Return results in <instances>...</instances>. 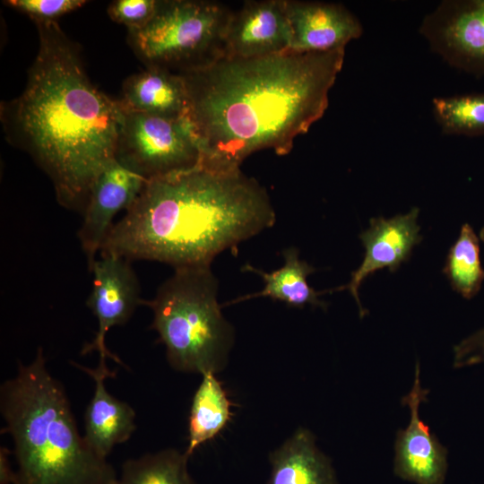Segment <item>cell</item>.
Listing matches in <instances>:
<instances>
[{
	"label": "cell",
	"mask_w": 484,
	"mask_h": 484,
	"mask_svg": "<svg viewBox=\"0 0 484 484\" xmlns=\"http://www.w3.org/2000/svg\"><path fill=\"white\" fill-rule=\"evenodd\" d=\"M268 484H338L331 460L307 429L298 428L270 454Z\"/></svg>",
	"instance_id": "obj_17"
},
{
	"label": "cell",
	"mask_w": 484,
	"mask_h": 484,
	"mask_svg": "<svg viewBox=\"0 0 484 484\" xmlns=\"http://www.w3.org/2000/svg\"><path fill=\"white\" fill-rule=\"evenodd\" d=\"M345 49L283 53L255 58L221 57L183 73L187 118L202 161L240 168L253 152L288 154L296 137L324 114Z\"/></svg>",
	"instance_id": "obj_1"
},
{
	"label": "cell",
	"mask_w": 484,
	"mask_h": 484,
	"mask_svg": "<svg viewBox=\"0 0 484 484\" xmlns=\"http://www.w3.org/2000/svg\"><path fill=\"white\" fill-rule=\"evenodd\" d=\"M290 27V50L298 53L345 49L363 33L359 20L343 4L320 1L285 0Z\"/></svg>",
	"instance_id": "obj_13"
},
{
	"label": "cell",
	"mask_w": 484,
	"mask_h": 484,
	"mask_svg": "<svg viewBox=\"0 0 484 484\" xmlns=\"http://www.w3.org/2000/svg\"><path fill=\"white\" fill-rule=\"evenodd\" d=\"M11 451L5 446L0 448V484H14L15 470L10 462Z\"/></svg>",
	"instance_id": "obj_26"
},
{
	"label": "cell",
	"mask_w": 484,
	"mask_h": 484,
	"mask_svg": "<svg viewBox=\"0 0 484 484\" xmlns=\"http://www.w3.org/2000/svg\"><path fill=\"white\" fill-rule=\"evenodd\" d=\"M428 390L423 389L417 363L411 390L402 399L409 407L411 419L400 430L395 441L393 472L399 478L415 484H444L447 472V451L420 419L419 405L427 400Z\"/></svg>",
	"instance_id": "obj_10"
},
{
	"label": "cell",
	"mask_w": 484,
	"mask_h": 484,
	"mask_svg": "<svg viewBox=\"0 0 484 484\" xmlns=\"http://www.w3.org/2000/svg\"><path fill=\"white\" fill-rule=\"evenodd\" d=\"M231 11L205 0H159L151 20L128 31V42L146 67L183 74L224 56Z\"/></svg>",
	"instance_id": "obj_6"
},
{
	"label": "cell",
	"mask_w": 484,
	"mask_h": 484,
	"mask_svg": "<svg viewBox=\"0 0 484 484\" xmlns=\"http://www.w3.org/2000/svg\"><path fill=\"white\" fill-rule=\"evenodd\" d=\"M266 189L240 168L204 162L148 180L125 216L114 223L99 255L150 260L175 268L212 264L273 226Z\"/></svg>",
	"instance_id": "obj_3"
},
{
	"label": "cell",
	"mask_w": 484,
	"mask_h": 484,
	"mask_svg": "<svg viewBox=\"0 0 484 484\" xmlns=\"http://www.w3.org/2000/svg\"><path fill=\"white\" fill-rule=\"evenodd\" d=\"M146 180L117 160L109 164L95 179L82 212L78 231L89 270L114 225L115 216L134 203Z\"/></svg>",
	"instance_id": "obj_11"
},
{
	"label": "cell",
	"mask_w": 484,
	"mask_h": 484,
	"mask_svg": "<svg viewBox=\"0 0 484 484\" xmlns=\"http://www.w3.org/2000/svg\"><path fill=\"white\" fill-rule=\"evenodd\" d=\"M194 393L188 419V445L186 453L190 456L203 443L214 438L230 418V402L214 373L202 375Z\"/></svg>",
	"instance_id": "obj_19"
},
{
	"label": "cell",
	"mask_w": 484,
	"mask_h": 484,
	"mask_svg": "<svg viewBox=\"0 0 484 484\" xmlns=\"http://www.w3.org/2000/svg\"><path fill=\"white\" fill-rule=\"evenodd\" d=\"M189 455L174 448L128 459L117 484H197L188 470Z\"/></svg>",
	"instance_id": "obj_20"
},
{
	"label": "cell",
	"mask_w": 484,
	"mask_h": 484,
	"mask_svg": "<svg viewBox=\"0 0 484 484\" xmlns=\"http://www.w3.org/2000/svg\"><path fill=\"white\" fill-rule=\"evenodd\" d=\"M419 208L413 207L408 213L391 219L372 218L369 228L359 235L365 247V256L354 272L350 281L333 290H348L356 300L360 317L367 314L361 306L359 288L361 282L376 271L387 267L391 272L409 260L411 251L422 240L420 228L417 223Z\"/></svg>",
	"instance_id": "obj_14"
},
{
	"label": "cell",
	"mask_w": 484,
	"mask_h": 484,
	"mask_svg": "<svg viewBox=\"0 0 484 484\" xmlns=\"http://www.w3.org/2000/svg\"><path fill=\"white\" fill-rule=\"evenodd\" d=\"M90 269L93 281L87 307L98 320V331L91 342L82 350V354L99 353V359H111L125 366L120 359L106 346L109 329L128 322L136 307L144 305L141 298L138 278L131 261L113 255H99Z\"/></svg>",
	"instance_id": "obj_9"
},
{
	"label": "cell",
	"mask_w": 484,
	"mask_h": 484,
	"mask_svg": "<svg viewBox=\"0 0 484 484\" xmlns=\"http://www.w3.org/2000/svg\"><path fill=\"white\" fill-rule=\"evenodd\" d=\"M122 109L146 115L180 118L188 112V93L182 74L159 67H146L125 79Z\"/></svg>",
	"instance_id": "obj_16"
},
{
	"label": "cell",
	"mask_w": 484,
	"mask_h": 484,
	"mask_svg": "<svg viewBox=\"0 0 484 484\" xmlns=\"http://www.w3.org/2000/svg\"><path fill=\"white\" fill-rule=\"evenodd\" d=\"M284 264L281 267L267 272L249 264L241 270L259 275L264 281V287L258 292L246 294L232 299L224 306L234 305L244 300L267 297L286 303L289 306L303 307L307 305L325 309L327 304L319 298L324 292L316 291L309 286L307 277L315 269L301 260L298 250L289 247L283 251Z\"/></svg>",
	"instance_id": "obj_18"
},
{
	"label": "cell",
	"mask_w": 484,
	"mask_h": 484,
	"mask_svg": "<svg viewBox=\"0 0 484 484\" xmlns=\"http://www.w3.org/2000/svg\"><path fill=\"white\" fill-rule=\"evenodd\" d=\"M479 238H480V240L484 242V227L480 229Z\"/></svg>",
	"instance_id": "obj_27"
},
{
	"label": "cell",
	"mask_w": 484,
	"mask_h": 484,
	"mask_svg": "<svg viewBox=\"0 0 484 484\" xmlns=\"http://www.w3.org/2000/svg\"><path fill=\"white\" fill-rule=\"evenodd\" d=\"M219 281L211 264L175 268L151 300V328L179 372L218 373L228 364L235 330L218 302Z\"/></svg>",
	"instance_id": "obj_5"
},
{
	"label": "cell",
	"mask_w": 484,
	"mask_h": 484,
	"mask_svg": "<svg viewBox=\"0 0 484 484\" xmlns=\"http://www.w3.org/2000/svg\"><path fill=\"white\" fill-rule=\"evenodd\" d=\"M285 0L246 1L231 11L224 39V56L255 58L290 50ZM223 56V57H224Z\"/></svg>",
	"instance_id": "obj_12"
},
{
	"label": "cell",
	"mask_w": 484,
	"mask_h": 484,
	"mask_svg": "<svg viewBox=\"0 0 484 484\" xmlns=\"http://www.w3.org/2000/svg\"><path fill=\"white\" fill-rule=\"evenodd\" d=\"M159 0H116L108 7L111 20L125 25L128 31L143 28L153 17Z\"/></svg>",
	"instance_id": "obj_24"
},
{
	"label": "cell",
	"mask_w": 484,
	"mask_h": 484,
	"mask_svg": "<svg viewBox=\"0 0 484 484\" xmlns=\"http://www.w3.org/2000/svg\"><path fill=\"white\" fill-rule=\"evenodd\" d=\"M484 363V328L463 339L454 348L455 368Z\"/></svg>",
	"instance_id": "obj_25"
},
{
	"label": "cell",
	"mask_w": 484,
	"mask_h": 484,
	"mask_svg": "<svg viewBox=\"0 0 484 484\" xmlns=\"http://www.w3.org/2000/svg\"><path fill=\"white\" fill-rule=\"evenodd\" d=\"M419 33L450 66L484 76V0H445L428 13Z\"/></svg>",
	"instance_id": "obj_8"
},
{
	"label": "cell",
	"mask_w": 484,
	"mask_h": 484,
	"mask_svg": "<svg viewBox=\"0 0 484 484\" xmlns=\"http://www.w3.org/2000/svg\"><path fill=\"white\" fill-rule=\"evenodd\" d=\"M480 252L479 236L470 224L464 223L449 249L443 272L452 289L466 299L478 294L484 281Z\"/></svg>",
	"instance_id": "obj_21"
},
{
	"label": "cell",
	"mask_w": 484,
	"mask_h": 484,
	"mask_svg": "<svg viewBox=\"0 0 484 484\" xmlns=\"http://www.w3.org/2000/svg\"><path fill=\"white\" fill-rule=\"evenodd\" d=\"M73 365L95 382L93 396L85 411L83 437L98 455L107 459L115 445L132 436L136 428L135 411L130 404L108 392L105 381L116 373L108 368L106 359H99L96 368L74 362Z\"/></svg>",
	"instance_id": "obj_15"
},
{
	"label": "cell",
	"mask_w": 484,
	"mask_h": 484,
	"mask_svg": "<svg viewBox=\"0 0 484 484\" xmlns=\"http://www.w3.org/2000/svg\"><path fill=\"white\" fill-rule=\"evenodd\" d=\"M36 26L39 51L27 84L2 105L1 118L8 141L49 177L58 203L82 213L95 179L116 160L123 109L92 84L57 22Z\"/></svg>",
	"instance_id": "obj_2"
},
{
	"label": "cell",
	"mask_w": 484,
	"mask_h": 484,
	"mask_svg": "<svg viewBox=\"0 0 484 484\" xmlns=\"http://www.w3.org/2000/svg\"><path fill=\"white\" fill-rule=\"evenodd\" d=\"M432 108L444 134L484 136V91L435 98Z\"/></svg>",
	"instance_id": "obj_22"
},
{
	"label": "cell",
	"mask_w": 484,
	"mask_h": 484,
	"mask_svg": "<svg viewBox=\"0 0 484 484\" xmlns=\"http://www.w3.org/2000/svg\"><path fill=\"white\" fill-rule=\"evenodd\" d=\"M28 15L34 22L50 23L86 4L84 0H8L4 2Z\"/></svg>",
	"instance_id": "obj_23"
},
{
	"label": "cell",
	"mask_w": 484,
	"mask_h": 484,
	"mask_svg": "<svg viewBox=\"0 0 484 484\" xmlns=\"http://www.w3.org/2000/svg\"><path fill=\"white\" fill-rule=\"evenodd\" d=\"M115 159L148 181L194 169L203 154L187 117L168 118L123 109Z\"/></svg>",
	"instance_id": "obj_7"
},
{
	"label": "cell",
	"mask_w": 484,
	"mask_h": 484,
	"mask_svg": "<svg viewBox=\"0 0 484 484\" xmlns=\"http://www.w3.org/2000/svg\"><path fill=\"white\" fill-rule=\"evenodd\" d=\"M16 462L14 484H117V474L81 436L66 392L39 348L0 387Z\"/></svg>",
	"instance_id": "obj_4"
}]
</instances>
